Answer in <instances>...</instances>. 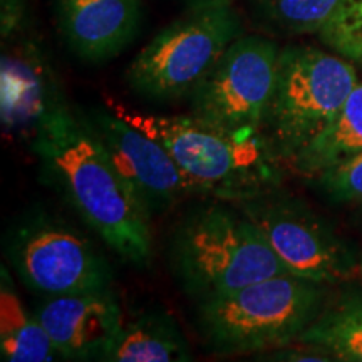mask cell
<instances>
[{
    "mask_svg": "<svg viewBox=\"0 0 362 362\" xmlns=\"http://www.w3.org/2000/svg\"><path fill=\"white\" fill-rule=\"evenodd\" d=\"M240 35L243 24L233 6L189 7L138 52L126 84L151 103L188 99Z\"/></svg>",
    "mask_w": 362,
    "mask_h": 362,
    "instance_id": "obj_6",
    "label": "cell"
},
{
    "mask_svg": "<svg viewBox=\"0 0 362 362\" xmlns=\"http://www.w3.org/2000/svg\"><path fill=\"white\" fill-rule=\"evenodd\" d=\"M362 149V83H357L349 98L330 123L309 148L292 163V168L304 176H315L334 163Z\"/></svg>",
    "mask_w": 362,
    "mask_h": 362,
    "instance_id": "obj_16",
    "label": "cell"
},
{
    "mask_svg": "<svg viewBox=\"0 0 362 362\" xmlns=\"http://www.w3.org/2000/svg\"><path fill=\"white\" fill-rule=\"evenodd\" d=\"M319 37L339 56L362 64V0H342Z\"/></svg>",
    "mask_w": 362,
    "mask_h": 362,
    "instance_id": "obj_18",
    "label": "cell"
},
{
    "mask_svg": "<svg viewBox=\"0 0 362 362\" xmlns=\"http://www.w3.org/2000/svg\"><path fill=\"white\" fill-rule=\"evenodd\" d=\"M188 341L175 317L161 307L139 310L121 329L107 362H187Z\"/></svg>",
    "mask_w": 362,
    "mask_h": 362,
    "instance_id": "obj_13",
    "label": "cell"
},
{
    "mask_svg": "<svg viewBox=\"0 0 362 362\" xmlns=\"http://www.w3.org/2000/svg\"><path fill=\"white\" fill-rule=\"evenodd\" d=\"M298 277L337 287L362 282V252L300 198L280 188L235 203Z\"/></svg>",
    "mask_w": 362,
    "mask_h": 362,
    "instance_id": "obj_8",
    "label": "cell"
},
{
    "mask_svg": "<svg viewBox=\"0 0 362 362\" xmlns=\"http://www.w3.org/2000/svg\"><path fill=\"white\" fill-rule=\"evenodd\" d=\"M315 187L332 203L362 202V149L312 176Z\"/></svg>",
    "mask_w": 362,
    "mask_h": 362,
    "instance_id": "obj_19",
    "label": "cell"
},
{
    "mask_svg": "<svg viewBox=\"0 0 362 362\" xmlns=\"http://www.w3.org/2000/svg\"><path fill=\"white\" fill-rule=\"evenodd\" d=\"M0 356L8 362L62 361L37 317L22 305L6 265L0 284Z\"/></svg>",
    "mask_w": 362,
    "mask_h": 362,
    "instance_id": "obj_15",
    "label": "cell"
},
{
    "mask_svg": "<svg viewBox=\"0 0 362 362\" xmlns=\"http://www.w3.org/2000/svg\"><path fill=\"white\" fill-rule=\"evenodd\" d=\"M253 359L277 362H337L336 357L329 354L327 351L300 341L285 344V346L274 347V349L260 352V354H255Z\"/></svg>",
    "mask_w": 362,
    "mask_h": 362,
    "instance_id": "obj_20",
    "label": "cell"
},
{
    "mask_svg": "<svg viewBox=\"0 0 362 362\" xmlns=\"http://www.w3.org/2000/svg\"><path fill=\"white\" fill-rule=\"evenodd\" d=\"M59 33L79 59L106 62L133 42L141 0H54Z\"/></svg>",
    "mask_w": 362,
    "mask_h": 362,
    "instance_id": "obj_12",
    "label": "cell"
},
{
    "mask_svg": "<svg viewBox=\"0 0 362 362\" xmlns=\"http://www.w3.org/2000/svg\"><path fill=\"white\" fill-rule=\"evenodd\" d=\"M34 315L62 361L107 362L124 324L112 287L42 297Z\"/></svg>",
    "mask_w": 362,
    "mask_h": 362,
    "instance_id": "obj_11",
    "label": "cell"
},
{
    "mask_svg": "<svg viewBox=\"0 0 362 362\" xmlns=\"http://www.w3.org/2000/svg\"><path fill=\"white\" fill-rule=\"evenodd\" d=\"M4 255L22 284L39 297L111 288L115 272L88 237L42 208L8 226Z\"/></svg>",
    "mask_w": 362,
    "mask_h": 362,
    "instance_id": "obj_7",
    "label": "cell"
},
{
    "mask_svg": "<svg viewBox=\"0 0 362 362\" xmlns=\"http://www.w3.org/2000/svg\"><path fill=\"white\" fill-rule=\"evenodd\" d=\"M280 47L264 35H240L188 98L192 116L235 136L262 134Z\"/></svg>",
    "mask_w": 362,
    "mask_h": 362,
    "instance_id": "obj_9",
    "label": "cell"
},
{
    "mask_svg": "<svg viewBox=\"0 0 362 362\" xmlns=\"http://www.w3.org/2000/svg\"><path fill=\"white\" fill-rule=\"evenodd\" d=\"M166 262L194 305L259 280L291 274L264 235L235 203L211 198L173 226Z\"/></svg>",
    "mask_w": 362,
    "mask_h": 362,
    "instance_id": "obj_2",
    "label": "cell"
},
{
    "mask_svg": "<svg viewBox=\"0 0 362 362\" xmlns=\"http://www.w3.org/2000/svg\"><path fill=\"white\" fill-rule=\"evenodd\" d=\"M349 59L312 45L280 49L262 134L280 163L292 165L336 119L356 88Z\"/></svg>",
    "mask_w": 362,
    "mask_h": 362,
    "instance_id": "obj_5",
    "label": "cell"
},
{
    "mask_svg": "<svg viewBox=\"0 0 362 362\" xmlns=\"http://www.w3.org/2000/svg\"><path fill=\"white\" fill-rule=\"evenodd\" d=\"M0 2H2V13H0L2 37L8 39L21 29L22 22H24L27 0H0Z\"/></svg>",
    "mask_w": 362,
    "mask_h": 362,
    "instance_id": "obj_21",
    "label": "cell"
},
{
    "mask_svg": "<svg viewBox=\"0 0 362 362\" xmlns=\"http://www.w3.org/2000/svg\"><path fill=\"white\" fill-rule=\"evenodd\" d=\"M33 151L40 173L86 225L126 264L146 269L153 242L149 220L83 110L52 98L34 126Z\"/></svg>",
    "mask_w": 362,
    "mask_h": 362,
    "instance_id": "obj_1",
    "label": "cell"
},
{
    "mask_svg": "<svg viewBox=\"0 0 362 362\" xmlns=\"http://www.w3.org/2000/svg\"><path fill=\"white\" fill-rule=\"evenodd\" d=\"M188 7H203V6H233L235 0H185Z\"/></svg>",
    "mask_w": 362,
    "mask_h": 362,
    "instance_id": "obj_22",
    "label": "cell"
},
{
    "mask_svg": "<svg viewBox=\"0 0 362 362\" xmlns=\"http://www.w3.org/2000/svg\"><path fill=\"white\" fill-rule=\"evenodd\" d=\"M126 123L160 141L200 197L240 203L280 187V160L264 134L235 136L194 116H158L107 99Z\"/></svg>",
    "mask_w": 362,
    "mask_h": 362,
    "instance_id": "obj_3",
    "label": "cell"
},
{
    "mask_svg": "<svg viewBox=\"0 0 362 362\" xmlns=\"http://www.w3.org/2000/svg\"><path fill=\"white\" fill-rule=\"evenodd\" d=\"M342 0H250L260 29L284 37L320 34Z\"/></svg>",
    "mask_w": 362,
    "mask_h": 362,
    "instance_id": "obj_17",
    "label": "cell"
},
{
    "mask_svg": "<svg viewBox=\"0 0 362 362\" xmlns=\"http://www.w3.org/2000/svg\"><path fill=\"white\" fill-rule=\"evenodd\" d=\"M329 285L282 274L197 305V329L215 356H255L296 342L314 322Z\"/></svg>",
    "mask_w": 362,
    "mask_h": 362,
    "instance_id": "obj_4",
    "label": "cell"
},
{
    "mask_svg": "<svg viewBox=\"0 0 362 362\" xmlns=\"http://www.w3.org/2000/svg\"><path fill=\"white\" fill-rule=\"evenodd\" d=\"M84 115L117 173L149 216L165 214L187 198L197 197V189L160 141L126 123L110 107H96Z\"/></svg>",
    "mask_w": 362,
    "mask_h": 362,
    "instance_id": "obj_10",
    "label": "cell"
},
{
    "mask_svg": "<svg viewBox=\"0 0 362 362\" xmlns=\"http://www.w3.org/2000/svg\"><path fill=\"white\" fill-rule=\"evenodd\" d=\"M297 341L317 346L337 362H362V282L337 285Z\"/></svg>",
    "mask_w": 362,
    "mask_h": 362,
    "instance_id": "obj_14",
    "label": "cell"
}]
</instances>
